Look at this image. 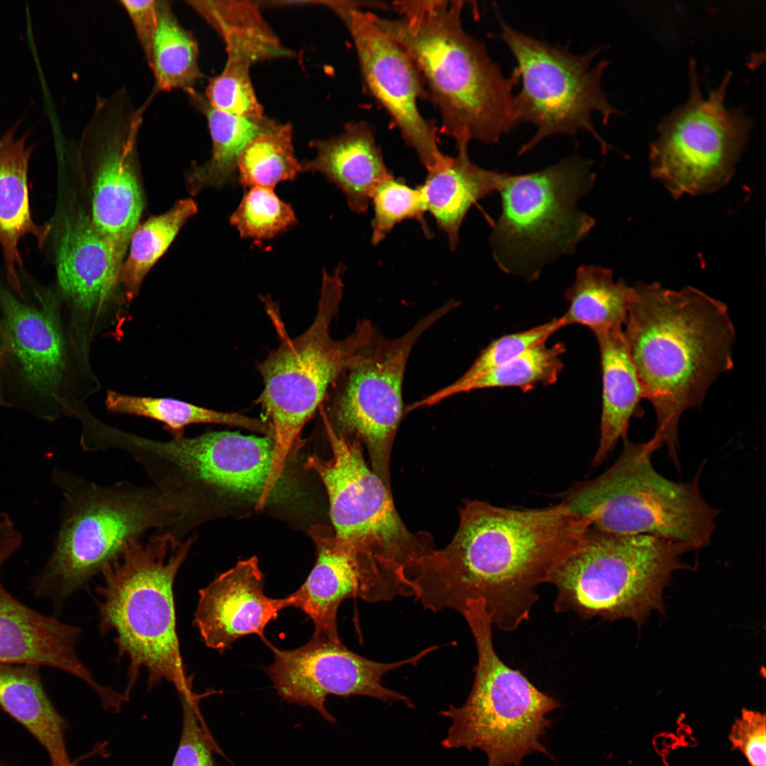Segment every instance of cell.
<instances>
[{
	"instance_id": "6da1fadb",
	"label": "cell",
	"mask_w": 766,
	"mask_h": 766,
	"mask_svg": "<svg viewBox=\"0 0 766 766\" xmlns=\"http://www.w3.org/2000/svg\"><path fill=\"white\" fill-rule=\"evenodd\" d=\"M592 523L560 501L511 509L467 501L452 541L416 561L406 583L433 611L462 614L468 601L482 599L492 624L512 631L529 618L539 585L548 583Z\"/></svg>"
},
{
	"instance_id": "7a4b0ae2",
	"label": "cell",
	"mask_w": 766,
	"mask_h": 766,
	"mask_svg": "<svg viewBox=\"0 0 766 766\" xmlns=\"http://www.w3.org/2000/svg\"><path fill=\"white\" fill-rule=\"evenodd\" d=\"M623 333L644 398L657 421L650 440L677 467L678 428L721 374L733 367L736 331L727 306L691 286L633 287Z\"/></svg>"
},
{
	"instance_id": "3957f363",
	"label": "cell",
	"mask_w": 766,
	"mask_h": 766,
	"mask_svg": "<svg viewBox=\"0 0 766 766\" xmlns=\"http://www.w3.org/2000/svg\"><path fill=\"white\" fill-rule=\"evenodd\" d=\"M462 1H397L399 17L372 13L377 25L409 55L437 108L443 132L457 150L470 142L497 143L516 126L514 89L485 45L464 29Z\"/></svg>"
},
{
	"instance_id": "277c9868",
	"label": "cell",
	"mask_w": 766,
	"mask_h": 766,
	"mask_svg": "<svg viewBox=\"0 0 766 766\" xmlns=\"http://www.w3.org/2000/svg\"><path fill=\"white\" fill-rule=\"evenodd\" d=\"M196 538L155 533L148 542L131 539L101 570L96 589L99 630L114 632L120 657L128 660V699L141 670L148 687L172 684L179 699L198 696L187 670L177 632L173 592L176 576Z\"/></svg>"
},
{
	"instance_id": "5b68a950",
	"label": "cell",
	"mask_w": 766,
	"mask_h": 766,
	"mask_svg": "<svg viewBox=\"0 0 766 766\" xmlns=\"http://www.w3.org/2000/svg\"><path fill=\"white\" fill-rule=\"evenodd\" d=\"M50 479L63 498L60 523L31 589L51 601L55 617L70 596L85 589L128 540L154 528L166 532L184 514L177 499L152 484L124 480L102 486L60 468Z\"/></svg>"
},
{
	"instance_id": "8992f818",
	"label": "cell",
	"mask_w": 766,
	"mask_h": 766,
	"mask_svg": "<svg viewBox=\"0 0 766 766\" xmlns=\"http://www.w3.org/2000/svg\"><path fill=\"white\" fill-rule=\"evenodd\" d=\"M344 270L342 263L331 274L323 270L311 324L294 338L286 337L283 331L279 346L257 365L264 388L256 402L274 431L271 467L263 492L266 496L277 488L303 428L377 331L370 321L364 319L345 338L332 337L331 326L343 294Z\"/></svg>"
},
{
	"instance_id": "52a82bcc",
	"label": "cell",
	"mask_w": 766,
	"mask_h": 766,
	"mask_svg": "<svg viewBox=\"0 0 766 766\" xmlns=\"http://www.w3.org/2000/svg\"><path fill=\"white\" fill-rule=\"evenodd\" d=\"M622 440L611 466L593 479L574 483L560 494V502L606 532L653 535L692 550L709 545L720 511L701 493L702 466L689 481H672L655 469L651 459L658 449L650 440Z\"/></svg>"
},
{
	"instance_id": "ba28073f",
	"label": "cell",
	"mask_w": 766,
	"mask_h": 766,
	"mask_svg": "<svg viewBox=\"0 0 766 766\" xmlns=\"http://www.w3.org/2000/svg\"><path fill=\"white\" fill-rule=\"evenodd\" d=\"M692 550L662 538L590 526L548 581L557 591L554 609L640 625L653 610L662 611L663 589L673 572L686 567L682 558Z\"/></svg>"
},
{
	"instance_id": "9c48e42d",
	"label": "cell",
	"mask_w": 766,
	"mask_h": 766,
	"mask_svg": "<svg viewBox=\"0 0 766 766\" xmlns=\"http://www.w3.org/2000/svg\"><path fill=\"white\" fill-rule=\"evenodd\" d=\"M462 614L474 639L477 662L465 704L450 705L440 712L452 721L442 745L479 749L487 757V766H520L528 755H548L541 742L551 726L546 715L560 703L498 656L493 624L482 599L467 602Z\"/></svg>"
},
{
	"instance_id": "30bf717a",
	"label": "cell",
	"mask_w": 766,
	"mask_h": 766,
	"mask_svg": "<svg viewBox=\"0 0 766 766\" xmlns=\"http://www.w3.org/2000/svg\"><path fill=\"white\" fill-rule=\"evenodd\" d=\"M591 166L572 155L537 172L506 173L497 191L501 213L491 235L503 272L533 281L545 265L575 251L595 224L576 206L594 184Z\"/></svg>"
},
{
	"instance_id": "8fae6325",
	"label": "cell",
	"mask_w": 766,
	"mask_h": 766,
	"mask_svg": "<svg viewBox=\"0 0 766 766\" xmlns=\"http://www.w3.org/2000/svg\"><path fill=\"white\" fill-rule=\"evenodd\" d=\"M332 457H309L328 496L336 537L353 549L399 595L412 596L405 572L435 549L426 533L413 534L394 504L390 487L370 467L362 445L336 432L323 417Z\"/></svg>"
},
{
	"instance_id": "7c38bea8",
	"label": "cell",
	"mask_w": 766,
	"mask_h": 766,
	"mask_svg": "<svg viewBox=\"0 0 766 766\" xmlns=\"http://www.w3.org/2000/svg\"><path fill=\"white\" fill-rule=\"evenodd\" d=\"M21 297L0 284V321L8 351L0 366V408L52 422L82 404L79 372L54 289Z\"/></svg>"
},
{
	"instance_id": "4fadbf2b",
	"label": "cell",
	"mask_w": 766,
	"mask_h": 766,
	"mask_svg": "<svg viewBox=\"0 0 766 766\" xmlns=\"http://www.w3.org/2000/svg\"><path fill=\"white\" fill-rule=\"evenodd\" d=\"M499 24V38L515 59L517 65L514 70L521 82L514 100L516 126L528 123L536 128L518 154L549 136L562 134L575 138L581 130L594 138L603 153L608 151V143L592 120V113L596 112L606 124L619 113L601 89V77L609 61L592 66L601 48L577 55L516 30L501 18Z\"/></svg>"
},
{
	"instance_id": "5bb4252c",
	"label": "cell",
	"mask_w": 766,
	"mask_h": 766,
	"mask_svg": "<svg viewBox=\"0 0 766 766\" xmlns=\"http://www.w3.org/2000/svg\"><path fill=\"white\" fill-rule=\"evenodd\" d=\"M689 70L688 99L659 123L649 155L652 176L676 199L725 186L753 126L742 109L726 105L731 72L704 96L694 60Z\"/></svg>"
},
{
	"instance_id": "9a60e30c",
	"label": "cell",
	"mask_w": 766,
	"mask_h": 766,
	"mask_svg": "<svg viewBox=\"0 0 766 766\" xmlns=\"http://www.w3.org/2000/svg\"><path fill=\"white\" fill-rule=\"evenodd\" d=\"M110 447L130 455L152 485L179 501L183 522L204 489L255 496L257 502L269 476L273 438L216 431L157 440L119 429Z\"/></svg>"
},
{
	"instance_id": "2e32d148",
	"label": "cell",
	"mask_w": 766,
	"mask_h": 766,
	"mask_svg": "<svg viewBox=\"0 0 766 766\" xmlns=\"http://www.w3.org/2000/svg\"><path fill=\"white\" fill-rule=\"evenodd\" d=\"M450 300L389 339L377 330L333 392L326 418L338 433L363 444L372 470L389 487L394 438L406 413L403 384L412 349L435 322L458 306Z\"/></svg>"
},
{
	"instance_id": "e0dca14e",
	"label": "cell",
	"mask_w": 766,
	"mask_h": 766,
	"mask_svg": "<svg viewBox=\"0 0 766 766\" xmlns=\"http://www.w3.org/2000/svg\"><path fill=\"white\" fill-rule=\"evenodd\" d=\"M145 108L136 107L125 88L97 96L81 139L96 165L91 222L124 254L143 206L135 165Z\"/></svg>"
},
{
	"instance_id": "ac0fdd59",
	"label": "cell",
	"mask_w": 766,
	"mask_h": 766,
	"mask_svg": "<svg viewBox=\"0 0 766 766\" xmlns=\"http://www.w3.org/2000/svg\"><path fill=\"white\" fill-rule=\"evenodd\" d=\"M326 6L345 24L365 88L390 116L406 145L427 171L441 165L447 155L438 147L434 125L419 110L418 103L426 94L411 57L377 25L371 12L355 8L351 1H330Z\"/></svg>"
},
{
	"instance_id": "d6986e66",
	"label": "cell",
	"mask_w": 766,
	"mask_h": 766,
	"mask_svg": "<svg viewBox=\"0 0 766 766\" xmlns=\"http://www.w3.org/2000/svg\"><path fill=\"white\" fill-rule=\"evenodd\" d=\"M274 661L266 669L277 694L284 700L313 707L327 721L335 718L327 711L328 695L365 696L383 701H404L413 708L409 698L385 687L383 677L406 665H415L438 648L431 646L409 658L381 662L350 650L341 641L313 634L304 645L291 650L278 649L267 643Z\"/></svg>"
},
{
	"instance_id": "ffe728a7",
	"label": "cell",
	"mask_w": 766,
	"mask_h": 766,
	"mask_svg": "<svg viewBox=\"0 0 766 766\" xmlns=\"http://www.w3.org/2000/svg\"><path fill=\"white\" fill-rule=\"evenodd\" d=\"M57 221L54 290L71 348L85 358L92 321L104 313L119 287L125 254L80 209L62 211Z\"/></svg>"
},
{
	"instance_id": "44dd1931",
	"label": "cell",
	"mask_w": 766,
	"mask_h": 766,
	"mask_svg": "<svg viewBox=\"0 0 766 766\" xmlns=\"http://www.w3.org/2000/svg\"><path fill=\"white\" fill-rule=\"evenodd\" d=\"M22 542L19 534L0 548V664L48 666L65 671L86 682L98 694L104 709L118 711L123 694L99 684L77 655L81 629L35 611L4 588L1 570Z\"/></svg>"
},
{
	"instance_id": "7402d4cb",
	"label": "cell",
	"mask_w": 766,
	"mask_h": 766,
	"mask_svg": "<svg viewBox=\"0 0 766 766\" xmlns=\"http://www.w3.org/2000/svg\"><path fill=\"white\" fill-rule=\"evenodd\" d=\"M309 534L316 548L315 565L304 582L284 597L285 606L306 614L314 624V635L340 641L337 629L340 604L349 598L384 601L386 594L369 565L330 528L315 525Z\"/></svg>"
},
{
	"instance_id": "603a6c76",
	"label": "cell",
	"mask_w": 766,
	"mask_h": 766,
	"mask_svg": "<svg viewBox=\"0 0 766 766\" xmlns=\"http://www.w3.org/2000/svg\"><path fill=\"white\" fill-rule=\"evenodd\" d=\"M264 587L265 576L253 556L238 561L199 591L193 623L207 647L223 652L249 635L267 642L266 626L286 606L284 598L267 596Z\"/></svg>"
},
{
	"instance_id": "cb8c5ba5",
	"label": "cell",
	"mask_w": 766,
	"mask_h": 766,
	"mask_svg": "<svg viewBox=\"0 0 766 766\" xmlns=\"http://www.w3.org/2000/svg\"><path fill=\"white\" fill-rule=\"evenodd\" d=\"M312 160L301 162L302 172H318L344 194L351 211L367 210L379 185L392 176L387 168L374 131L365 121L348 124L340 135L310 143Z\"/></svg>"
},
{
	"instance_id": "d4e9b609",
	"label": "cell",
	"mask_w": 766,
	"mask_h": 766,
	"mask_svg": "<svg viewBox=\"0 0 766 766\" xmlns=\"http://www.w3.org/2000/svg\"><path fill=\"white\" fill-rule=\"evenodd\" d=\"M19 122L0 134V248L9 287L24 295L18 269L23 259L21 239L30 235L43 248L52 231L51 223L38 224L32 218L28 191V166L33 147L26 146L27 135L16 137Z\"/></svg>"
},
{
	"instance_id": "484cf974",
	"label": "cell",
	"mask_w": 766,
	"mask_h": 766,
	"mask_svg": "<svg viewBox=\"0 0 766 766\" xmlns=\"http://www.w3.org/2000/svg\"><path fill=\"white\" fill-rule=\"evenodd\" d=\"M599 348L602 377L600 435L592 465L602 464L620 440L627 437L630 421L640 417L644 399L628 353L623 328L595 335Z\"/></svg>"
},
{
	"instance_id": "4316f807",
	"label": "cell",
	"mask_w": 766,
	"mask_h": 766,
	"mask_svg": "<svg viewBox=\"0 0 766 766\" xmlns=\"http://www.w3.org/2000/svg\"><path fill=\"white\" fill-rule=\"evenodd\" d=\"M506 172L489 170L473 163L467 150L447 156L438 167L428 171L418 187L428 211L455 250L464 218L479 199L498 191Z\"/></svg>"
},
{
	"instance_id": "83f0119b",
	"label": "cell",
	"mask_w": 766,
	"mask_h": 766,
	"mask_svg": "<svg viewBox=\"0 0 766 766\" xmlns=\"http://www.w3.org/2000/svg\"><path fill=\"white\" fill-rule=\"evenodd\" d=\"M39 667L0 664V707L43 746L51 766H73L65 740L66 721L48 696Z\"/></svg>"
},
{
	"instance_id": "f1b7e54d",
	"label": "cell",
	"mask_w": 766,
	"mask_h": 766,
	"mask_svg": "<svg viewBox=\"0 0 766 766\" xmlns=\"http://www.w3.org/2000/svg\"><path fill=\"white\" fill-rule=\"evenodd\" d=\"M186 3L219 35L226 46L227 60L251 67L267 60L294 56L265 20L258 1L188 0Z\"/></svg>"
},
{
	"instance_id": "f546056e",
	"label": "cell",
	"mask_w": 766,
	"mask_h": 766,
	"mask_svg": "<svg viewBox=\"0 0 766 766\" xmlns=\"http://www.w3.org/2000/svg\"><path fill=\"white\" fill-rule=\"evenodd\" d=\"M190 101L206 119L212 142L211 155L201 165H194L189 174L192 194L204 187L220 188L235 182L237 162L246 145L275 121L267 118L254 120L212 108L204 95L196 90L188 94Z\"/></svg>"
},
{
	"instance_id": "4dcf8cb0",
	"label": "cell",
	"mask_w": 766,
	"mask_h": 766,
	"mask_svg": "<svg viewBox=\"0 0 766 766\" xmlns=\"http://www.w3.org/2000/svg\"><path fill=\"white\" fill-rule=\"evenodd\" d=\"M632 292L623 279H614L611 270L582 265L564 294L570 304L561 318L565 326H583L594 335L623 328Z\"/></svg>"
},
{
	"instance_id": "1f68e13d",
	"label": "cell",
	"mask_w": 766,
	"mask_h": 766,
	"mask_svg": "<svg viewBox=\"0 0 766 766\" xmlns=\"http://www.w3.org/2000/svg\"><path fill=\"white\" fill-rule=\"evenodd\" d=\"M562 343L540 342L513 359L462 384L452 383L409 405L410 411L433 406L452 396L474 390L516 387L526 392L556 382L563 369Z\"/></svg>"
},
{
	"instance_id": "d6a6232c",
	"label": "cell",
	"mask_w": 766,
	"mask_h": 766,
	"mask_svg": "<svg viewBox=\"0 0 766 766\" xmlns=\"http://www.w3.org/2000/svg\"><path fill=\"white\" fill-rule=\"evenodd\" d=\"M157 7V28L148 64L153 74L154 91L179 89L189 94L204 78L198 42L179 23L170 1L158 0Z\"/></svg>"
},
{
	"instance_id": "836d02e7",
	"label": "cell",
	"mask_w": 766,
	"mask_h": 766,
	"mask_svg": "<svg viewBox=\"0 0 766 766\" xmlns=\"http://www.w3.org/2000/svg\"><path fill=\"white\" fill-rule=\"evenodd\" d=\"M105 406L109 412L114 414L141 416L160 422L174 438L184 436L186 427L198 423L238 426L265 436H274L273 428L268 421L238 413L218 411L171 398L138 396L109 391Z\"/></svg>"
},
{
	"instance_id": "e575fe53",
	"label": "cell",
	"mask_w": 766,
	"mask_h": 766,
	"mask_svg": "<svg viewBox=\"0 0 766 766\" xmlns=\"http://www.w3.org/2000/svg\"><path fill=\"white\" fill-rule=\"evenodd\" d=\"M197 210L192 199L179 200L167 212L138 226L130 240L129 255L119 273V287L126 301H131L136 296L146 274Z\"/></svg>"
},
{
	"instance_id": "d590c367",
	"label": "cell",
	"mask_w": 766,
	"mask_h": 766,
	"mask_svg": "<svg viewBox=\"0 0 766 766\" xmlns=\"http://www.w3.org/2000/svg\"><path fill=\"white\" fill-rule=\"evenodd\" d=\"M237 176L244 187H267L293 181L302 172L292 143L290 123L274 122L244 148L237 162Z\"/></svg>"
},
{
	"instance_id": "8d00e7d4",
	"label": "cell",
	"mask_w": 766,
	"mask_h": 766,
	"mask_svg": "<svg viewBox=\"0 0 766 766\" xmlns=\"http://www.w3.org/2000/svg\"><path fill=\"white\" fill-rule=\"evenodd\" d=\"M243 238L255 243L270 240L297 223L292 206L267 187L250 188L230 217Z\"/></svg>"
},
{
	"instance_id": "74e56055",
	"label": "cell",
	"mask_w": 766,
	"mask_h": 766,
	"mask_svg": "<svg viewBox=\"0 0 766 766\" xmlns=\"http://www.w3.org/2000/svg\"><path fill=\"white\" fill-rule=\"evenodd\" d=\"M374 217L372 221V243L382 241L397 223L415 219L426 235L430 233L424 218L426 204L418 187L407 185L393 175L384 180L373 194Z\"/></svg>"
},
{
	"instance_id": "f35d334b",
	"label": "cell",
	"mask_w": 766,
	"mask_h": 766,
	"mask_svg": "<svg viewBox=\"0 0 766 766\" xmlns=\"http://www.w3.org/2000/svg\"><path fill=\"white\" fill-rule=\"evenodd\" d=\"M250 67L227 61L221 72L209 79L204 97L213 109L254 120L265 116L255 94Z\"/></svg>"
},
{
	"instance_id": "ab89813d",
	"label": "cell",
	"mask_w": 766,
	"mask_h": 766,
	"mask_svg": "<svg viewBox=\"0 0 766 766\" xmlns=\"http://www.w3.org/2000/svg\"><path fill=\"white\" fill-rule=\"evenodd\" d=\"M565 327L561 317L532 328L504 335L492 341L477 355L468 370L453 383L460 384L506 363L526 350Z\"/></svg>"
},
{
	"instance_id": "60d3db41",
	"label": "cell",
	"mask_w": 766,
	"mask_h": 766,
	"mask_svg": "<svg viewBox=\"0 0 766 766\" xmlns=\"http://www.w3.org/2000/svg\"><path fill=\"white\" fill-rule=\"evenodd\" d=\"M199 699L180 700L182 726L172 766H216L213 757L216 745L201 721Z\"/></svg>"
},
{
	"instance_id": "b9f144b4",
	"label": "cell",
	"mask_w": 766,
	"mask_h": 766,
	"mask_svg": "<svg viewBox=\"0 0 766 766\" xmlns=\"http://www.w3.org/2000/svg\"><path fill=\"white\" fill-rule=\"evenodd\" d=\"M728 740L750 766H766V720L764 713L743 709L733 722Z\"/></svg>"
},
{
	"instance_id": "7bdbcfd3",
	"label": "cell",
	"mask_w": 766,
	"mask_h": 766,
	"mask_svg": "<svg viewBox=\"0 0 766 766\" xmlns=\"http://www.w3.org/2000/svg\"><path fill=\"white\" fill-rule=\"evenodd\" d=\"M121 6L127 13L148 64L158 24L157 0H121Z\"/></svg>"
},
{
	"instance_id": "ee69618b",
	"label": "cell",
	"mask_w": 766,
	"mask_h": 766,
	"mask_svg": "<svg viewBox=\"0 0 766 766\" xmlns=\"http://www.w3.org/2000/svg\"><path fill=\"white\" fill-rule=\"evenodd\" d=\"M10 529L6 522L0 516V548L8 541Z\"/></svg>"
},
{
	"instance_id": "f6af8a7d",
	"label": "cell",
	"mask_w": 766,
	"mask_h": 766,
	"mask_svg": "<svg viewBox=\"0 0 766 766\" xmlns=\"http://www.w3.org/2000/svg\"><path fill=\"white\" fill-rule=\"evenodd\" d=\"M0 766H11V765H9L5 763L4 762H2V761L0 760Z\"/></svg>"
}]
</instances>
